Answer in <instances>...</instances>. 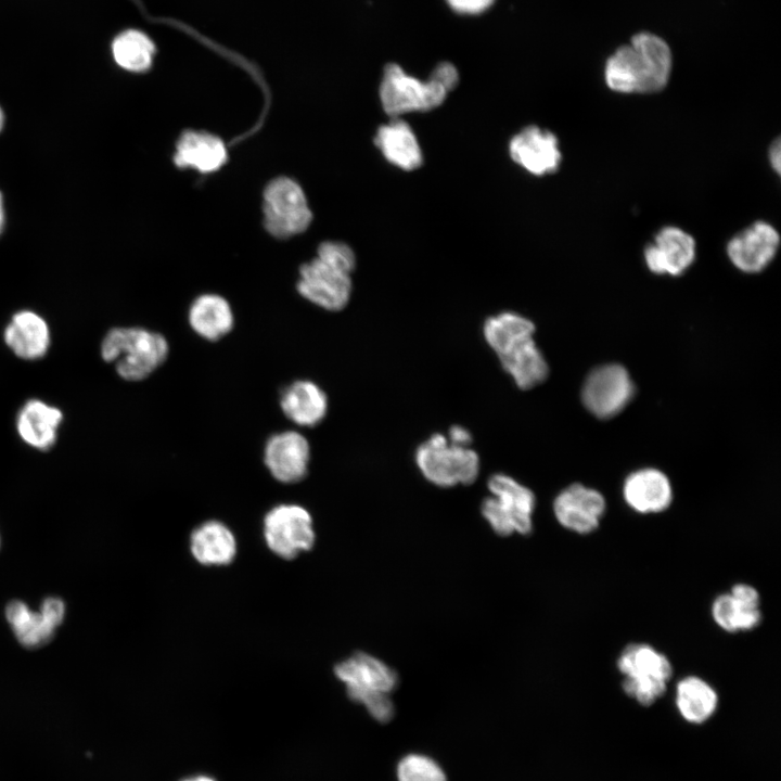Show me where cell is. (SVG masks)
<instances>
[{
    "label": "cell",
    "mask_w": 781,
    "mask_h": 781,
    "mask_svg": "<svg viewBox=\"0 0 781 781\" xmlns=\"http://www.w3.org/2000/svg\"><path fill=\"white\" fill-rule=\"evenodd\" d=\"M671 67L668 43L655 34L640 31L607 57L603 74L614 92L655 93L667 86Z\"/></svg>",
    "instance_id": "1"
},
{
    "label": "cell",
    "mask_w": 781,
    "mask_h": 781,
    "mask_svg": "<svg viewBox=\"0 0 781 781\" xmlns=\"http://www.w3.org/2000/svg\"><path fill=\"white\" fill-rule=\"evenodd\" d=\"M458 82V69L450 62L438 63L426 80L407 74L396 63H388L382 73L379 97L386 115L397 118L440 106Z\"/></svg>",
    "instance_id": "2"
},
{
    "label": "cell",
    "mask_w": 781,
    "mask_h": 781,
    "mask_svg": "<svg viewBox=\"0 0 781 781\" xmlns=\"http://www.w3.org/2000/svg\"><path fill=\"white\" fill-rule=\"evenodd\" d=\"M356 256L349 245L327 241L317 256L299 269L298 293L311 304L329 310L345 308L350 299Z\"/></svg>",
    "instance_id": "3"
},
{
    "label": "cell",
    "mask_w": 781,
    "mask_h": 781,
    "mask_svg": "<svg viewBox=\"0 0 781 781\" xmlns=\"http://www.w3.org/2000/svg\"><path fill=\"white\" fill-rule=\"evenodd\" d=\"M169 353L167 340L143 328H114L104 336L101 356L113 362L127 381H141L162 366Z\"/></svg>",
    "instance_id": "4"
},
{
    "label": "cell",
    "mask_w": 781,
    "mask_h": 781,
    "mask_svg": "<svg viewBox=\"0 0 781 781\" xmlns=\"http://www.w3.org/2000/svg\"><path fill=\"white\" fill-rule=\"evenodd\" d=\"M616 667L624 692L642 706L655 703L674 674L670 660L649 643L632 642L618 654Z\"/></svg>",
    "instance_id": "5"
},
{
    "label": "cell",
    "mask_w": 781,
    "mask_h": 781,
    "mask_svg": "<svg viewBox=\"0 0 781 781\" xmlns=\"http://www.w3.org/2000/svg\"><path fill=\"white\" fill-rule=\"evenodd\" d=\"M414 460L423 477L443 488L470 485L481 470L479 457L471 446L454 444L440 433L418 446Z\"/></svg>",
    "instance_id": "6"
},
{
    "label": "cell",
    "mask_w": 781,
    "mask_h": 781,
    "mask_svg": "<svg viewBox=\"0 0 781 781\" xmlns=\"http://www.w3.org/2000/svg\"><path fill=\"white\" fill-rule=\"evenodd\" d=\"M490 496L481 505V512L494 532L500 536L533 530L535 494L504 473L491 475L487 482Z\"/></svg>",
    "instance_id": "7"
},
{
    "label": "cell",
    "mask_w": 781,
    "mask_h": 781,
    "mask_svg": "<svg viewBox=\"0 0 781 781\" xmlns=\"http://www.w3.org/2000/svg\"><path fill=\"white\" fill-rule=\"evenodd\" d=\"M263 207L265 228L278 239L304 232L312 220L303 189L287 177H279L268 183Z\"/></svg>",
    "instance_id": "8"
},
{
    "label": "cell",
    "mask_w": 781,
    "mask_h": 781,
    "mask_svg": "<svg viewBox=\"0 0 781 781\" xmlns=\"http://www.w3.org/2000/svg\"><path fill=\"white\" fill-rule=\"evenodd\" d=\"M264 537L274 554L286 560L293 559L313 546L316 535L312 517L298 504L276 505L264 518Z\"/></svg>",
    "instance_id": "9"
},
{
    "label": "cell",
    "mask_w": 781,
    "mask_h": 781,
    "mask_svg": "<svg viewBox=\"0 0 781 781\" xmlns=\"http://www.w3.org/2000/svg\"><path fill=\"white\" fill-rule=\"evenodd\" d=\"M633 393L635 386L627 370L620 364L611 363L589 373L582 386L581 399L593 415L609 419L627 406Z\"/></svg>",
    "instance_id": "10"
},
{
    "label": "cell",
    "mask_w": 781,
    "mask_h": 781,
    "mask_svg": "<svg viewBox=\"0 0 781 781\" xmlns=\"http://www.w3.org/2000/svg\"><path fill=\"white\" fill-rule=\"evenodd\" d=\"M552 508L563 528L577 535H589L599 528L606 501L597 489L576 483L556 495Z\"/></svg>",
    "instance_id": "11"
},
{
    "label": "cell",
    "mask_w": 781,
    "mask_h": 781,
    "mask_svg": "<svg viewBox=\"0 0 781 781\" xmlns=\"http://www.w3.org/2000/svg\"><path fill=\"white\" fill-rule=\"evenodd\" d=\"M334 673L345 684L349 699L356 703L368 694H390L398 684V676L393 668L383 661L362 652L355 653L340 662L335 666Z\"/></svg>",
    "instance_id": "12"
},
{
    "label": "cell",
    "mask_w": 781,
    "mask_h": 781,
    "mask_svg": "<svg viewBox=\"0 0 781 781\" xmlns=\"http://www.w3.org/2000/svg\"><path fill=\"white\" fill-rule=\"evenodd\" d=\"M509 154L514 163L535 176L555 172L562 162L556 136L536 125L524 127L511 138Z\"/></svg>",
    "instance_id": "13"
},
{
    "label": "cell",
    "mask_w": 781,
    "mask_h": 781,
    "mask_svg": "<svg viewBox=\"0 0 781 781\" xmlns=\"http://www.w3.org/2000/svg\"><path fill=\"white\" fill-rule=\"evenodd\" d=\"M779 245L780 235L777 229L764 220H758L730 239L727 254L739 270L757 273L772 261Z\"/></svg>",
    "instance_id": "14"
},
{
    "label": "cell",
    "mask_w": 781,
    "mask_h": 781,
    "mask_svg": "<svg viewBox=\"0 0 781 781\" xmlns=\"http://www.w3.org/2000/svg\"><path fill=\"white\" fill-rule=\"evenodd\" d=\"M696 244L694 238L675 226L662 228L654 240L644 248V260L655 274H682L694 261Z\"/></svg>",
    "instance_id": "15"
},
{
    "label": "cell",
    "mask_w": 781,
    "mask_h": 781,
    "mask_svg": "<svg viewBox=\"0 0 781 781\" xmlns=\"http://www.w3.org/2000/svg\"><path fill=\"white\" fill-rule=\"evenodd\" d=\"M310 461V446L304 435L284 431L269 437L264 449V462L278 482L294 484L302 481Z\"/></svg>",
    "instance_id": "16"
},
{
    "label": "cell",
    "mask_w": 781,
    "mask_h": 781,
    "mask_svg": "<svg viewBox=\"0 0 781 781\" xmlns=\"http://www.w3.org/2000/svg\"><path fill=\"white\" fill-rule=\"evenodd\" d=\"M623 497L627 505L637 513H661L667 510L673 501V488L666 474L657 469L646 468L626 477Z\"/></svg>",
    "instance_id": "17"
},
{
    "label": "cell",
    "mask_w": 781,
    "mask_h": 781,
    "mask_svg": "<svg viewBox=\"0 0 781 781\" xmlns=\"http://www.w3.org/2000/svg\"><path fill=\"white\" fill-rule=\"evenodd\" d=\"M373 142L389 164L405 171L415 170L423 164L418 138L401 117L389 118L387 124L380 126Z\"/></svg>",
    "instance_id": "18"
},
{
    "label": "cell",
    "mask_w": 781,
    "mask_h": 781,
    "mask_svg": "<svg viewBox=\"0 0 781 781\" xmlns=\"http://www.w3.org/2000/svg\"><path fill=\"white\" fill-rule=\"evenodd\" d=\"M284 415L299 426L318 425L327 415L329 401L324 390L315 382L298 380L280 394Z\"/></svg>",
    "instance_id": "19"
},
{
    "label": "cell",
    "mask_w": 781,
    "mask_h": 781,
    "mask_svg": "<svg viewBox=\"0 0 781 781\" xmlns=\"http://www.w3.org/2000/svg\"><path fill=\"white\" fill-rule=\"evenodd\" d=\"M4 342L20 358L38 359L50 346V331L47 322L30 310L16 312L4 330Z\"/></svg>",
    "instance_id": "20"
},
{
    "label": "cell",
    "mask_w": 781,
    "mask_h": 781,
    "mask_svg": "<svg viewBox=\"0 0 781 781\" xmlns=\"http://www.w3.org/2000/svg\"><path fill=\"white\" fill-rule=\"evenodd\" d=\"M227 149L220 138L204 131H185L177 142L174 161L178 167L213 172L227 162Z\"/></svg>",
    "instance_id": "21"
},
{
    "label": "cell",
    "mask_w": 781,
    "mask_h": 781,
    "mask_svg": "<svg viewBox=\"0 0 781 781\" xmlns=\"http://www.w3.org/2000/svg\"><path fill=\"white\" fill-rule=\"evenodd\" d=\"M62 419L63 414L56 407L39 399H31L20 410L16 428L27 445L39 450H48L56 440Z\"/></svg>",
    "instance_id": "22"
},
{
    "label": "cell",
    "mask_w": 781,
    "mask_h": 781,
    "mask_svg": "<svg viewBox=\"0 0 781 781\" xmlns=\"http://www.w3.org/2000/svg\"><path fill=\"white\" fill-rule=\"evenodd\" d=\"M188 321L199 336L215 342L231 332L234 325V315L225 297L217 294H203L191 304Z\"/></svg>",
    "instance_id": "23"
},
{
    "label": "cell",
    "mask_w": 781,
    "mask_h": 781,
    "mask_svg": "<svg viewBox=\"0 0 781 781\" xmlns=\"http://www.w3.org/2000/svg\"><path fill=\"white\" fill-rule=\"evenodd\" d=\"M190 549L194 559L203 565H227L236 554V541L223 523L207 521L192 532Z\"/></svg>",
    "instance_id": "24"
},
{
    "label": "cell",
    "mask_w": 781,
    "mask_h": 781,
    "mask_svg": "<svg viewBox=\"0 0 781 781\" xmlns=\"http://www.w3.org/2000/svg\"><path fill=\"white\" fill-rule=\"evenodd\" d=\"M535 330L532 320L513 311L492 315L483 324L484 338L498 357L533 340Z\"/></svg>",
    "instance_id": "25"
},
{
    "label": "cell",
    "mask_w": 781,
    "mask_h": 781,
    "mask_svg": "<svg viewBox=\"0 0 781 781\" xmlns=\"http://www.w3.org/2000/svg\"><path fill=\"white\" fill-rule=\"evenodd\" d=\"M676 706L684 720L703 724L715 713L718 694L703 678L686 676L676 684Z\"/></svg>",
    "instance_id": "26"
},
{
    "label": "cell",
    "mask_w": 781,
    "mask_h": 781,
    "mask_svg": "<svg viewBox=\"0 0 781 781\" xmlns=\"http://www.w3.org/2000/svg\"><path fill=\"white\" fill-rule=\"evenodd\" d=\"M503 370L521 389H530L542 383L549 373L545 356L534 338L498 357Z\"/></svg>",
    "instance_id": "27"
},
{
    "label": "cell",
    "mask_w": 781,
    "mask_h": 781,
    "mask_svg": "<svg viewBox=\"0 0 781 781\" xmlns=\"http://www.w3.org/2000/svg\"><path fill=\"white\" fill-rule=\"evenodd\" d=\"M111 50L115 63L132 73L148 71L156 51L150 37L138 29H127L118 34L112 41Z\"/></svg>",
    "instance_id": "28"
},
{
    "label": "cell",
    "mask_w": 781,
    "mask_h": 781,
    "mask_svg": "<svg viewBox=\"0 0 781 781\" xmlns=\"http://www.w3.org/2000/svg\"><path fill=\"white\" fill-rule=\"evenodd\" d=\"M714 623L728 633L750 631L760 625V609L748 606L734 598L729 591L718 594L712 602Z\"/></svg>",
    "instance_id": "29"
},
{
    "label": "cell",
    "mask_w": 781,
    "mask_h": 781,
    "mask_svg": "<svg viewBox=\"0 0 781 781\" xmlns=\"http://www.w3.org/2000/svg\"><path fill=\"white\" fill-rule=\"evenodd\" d=\"M5 616L16 638L26 648L41 646L53 637L54 628L41 613L29 611L22 601H11L5 607Z\"/></svg>",
    "instance_id": "30"
},
{
    "label": "cell",
    "mask_w": 781,
    "mask_h": 781,
    "mask_svg": "<svg viewBox=\"0 0 781 781\" xmlns=\"http://www.w3.org/2000/svg\"><path fill=\"white\" fill-rule=\"evenodd\" d=\"M398 781H447L443 768L421 754L405 756L397 766Z\"/></svg>",
    "instance_id": "31"
},
{
    "label": "cell",
    "mask_w": 781,
    "mask_h": 781,
    "mask_svg": "<svg viewBox=\"0 0 781 781\" xmlns=\"http://www.w3.org/2000/svg\"><path fill=\"white\" fill-rule=\"evenodd\" d=\"M448 7L461 15H478L492 7L496 0H445Z\"/></svg>",
    "instance_id": "32"
},
{
    "label": "cell",
    "mask_w": 781,
    "mask_h": 781,
    "mask_svg": "<svg viewBox=\"0 0 781 781\" xmlns=\"http://www.w3.org/2000/svg\"><path fill=\"white\" fill-rule=\"evenodd\" d=\"M65 612L64 602L59 598H47L42 601L40 613L53 627L61 625Z\"/></svg>",
    "instance_id": "33"
},
{
    "label": "cell",
    "mask_w": 781,
    "mask_h": 781,
    "mask_svg": "<svg viewBox=\"0 0 781 781\" xmlns=\"http://www.w3.org/2000/svg\"><path fill=\"white\" fill-rule=\"evenodd\" d=\"M448 439L454 444L462 445V446H471L472 445V435L469 432L468 428L461 426V425H453L449 428L448 433L446 434Z\"/></svg>",
    "instance_id": "34"
},
{
    "label": "cell",
    "mask_w": 781,
    "mask_h": 781,
    "mask_svg": "<svg viewBox=\"0 0 781 781\" xmlns=\"http://www.w3.org/2000/svg\"><path fill=\"white\" fill-rule=\"evenodd\" d=\"M769 162L771 167L774 169L777 174L780 172V166H781V145H780V139H777L772 142L769 153H768Z\"/></svg>",
    "instance_id": "35"
},
{
    "label": "cell",
    "mask_w": 781,
    "mask_h": 781,
    "mask_svg": "<svg viewBox=\"0 0 781 781\" xmlns=\"http://www.w3.org/2000/svg\"><path fill=\"white\" fill-rule=\"evenodd\" d=\"M5 226V213H4V204H3V196L0 191V234L2 233Z\"/></svg>",
    "instance_id": "36"
},
{
    "label": "cell",
    "mask_w": 781,
    "mask_h": 781,
    "mask_svg": "<svg viewBox=\"0 0 781 781\" xmlns=\"http://www.w3.org/2000/svg\"><path fill=\"white\" fill-rule=\"evenodd\" d=\"M182 781H215V780L209 777H206V776H195V777L187 778Z\"/></svg>",
    "instance_id": "37"
},
{
    "label": "cell",
    "mask_w": 781,
    "mask_h": 781,
    "mask_svg": "<svg viewBox=\"0 0 781 781\" xmlns=\"http://www.w3.org/2000/svg\"><path fill=\"white\" fill-rule=\"evenodd\" d=\"M4 124H5V115H4L2 107L0 106V132L2 131V129L4 127Z\"/></svg>",
    "instance_id": "38"
}]
</instances>
